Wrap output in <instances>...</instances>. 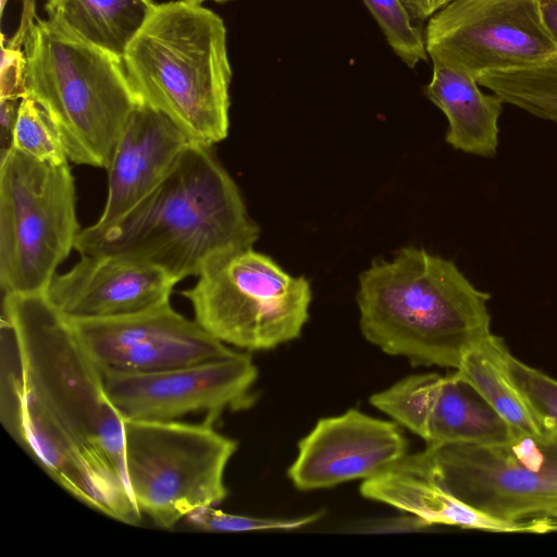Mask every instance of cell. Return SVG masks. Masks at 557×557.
Returning <instances> with one entry per match:
<instances>
[{
	"label": "cell",
	"instance_id": "6da1fadb",
	"mask_svg": "<svg viewBox=\"0 0 557 557\" xmlns=\"http://www.w3.org/2000/svg\"><path fill=\"white\" fill-rule=\"evenodd\" d=\"M0 420L63 490L89 508L136 525L124 420L71 324L44 293L3 294Z\"/></svg>",
	"mask_w": 557,
	"mask_h": 557
},
{
	"label": "cell",
	"instance_id": "7a4b0ae2",
	"mask_svg": "<svg viewBox=\"0 0 557 557\" xmlns=\"http://www.w3.org/2000/svg\"><path fill=\"white\" fill-rule=\"evenodd\" d=\"M259 227L210 146L191 144L166 177L120 219L81 230L75 250L148 261L178 282L215 257L252 248Z\"/></svg>",
	"mask_w": 557,
	"mask_h": 557
},
{
	"label": "cell",
	"instance_id": "3957f363",
	"mask_svg": "<svg viewBox=\"0 0 557 557\" xmlns=\"http://www.w3.org/2000/svg\"><path fill=\"white\" fill-rule=\"evenodd\" d=\"M490 297L451 261L406 247L360 275V329L385 354L456 370L491 334Z\"/></svg>",
	"mask_w": 557,
	"mask_h": 557
},
{
	"label": "cell",
	"instance_id": "277c9868",
	"mask_svg": "<svg viewBox=\"0 0 557 557\" xmlns=\"http://www.w3.org/2000/svg\"><path fill=\"white\" fill-rule=\"evenodd\" d=\"M123 63L141 101L193 141L212 147L226 138L232 81L226 27L201 1L156 4Z\"/></svg>",
	"mask_w": 557,
	"mask_h": 557
},
{
	"label": "cell",
	"instance_id": "5b68a950",
	"mask_svg": "<svg viewBox=\"0 0 557 557\" xmlns=\"http://www.w3.org/2000/svg\"><path fill=\"white\" fill-rule=\"evenodd\" d=\"M24 52L26 95L48 113L69 161L107 170L141 101L123 60L36 16Z\"/></svg>",
	"mask_w": 557,
	"mask_h": 557
},
{
	"label": "cell",
	"instance_id": "8992f818",
	"mask_svg": "<svg viewBox=\"0 0 557 557\" xmlns=\"http://www.w3.org/2000/svg\"><path fill=\"white\" fill-rule=\"evenodd\" d=\"M422 475L470 507L519 525L557 531V435L516 432L494 445H426L396 465Z\"/></svg>",
	"mask_w": 557,
	"mask_h": 557
},
{
	"label": "cell",
	"instance_id": "52a82bcc",
	"mask_svg": "<svg viewBox=\"0 0 557 557\" xmlns=\"http://www.w3.org/2000/svg\"><path fill=\"white\" fill-rule=\"evenodd\" d=\"M81 232L69 163L11 148L0 157V285L3 294L45 293Z\"/></svg>",
	"mask_w": 557,
	"mask_h": 557
},
{
	"label": "cell",
	"instance_id": "ba28073f",
	"mask_svg": "<svg viewBox=\"0 0 557 557\" xmlns=\"http://www.w3.org/2000/svg\"><path fill=\"white\" fill-rule=\"evenodd\" d=\"M182 295L195 320L224 344L268 350L297 338L309 318L311 288L252 248L212 259Z\"/></svg>",
	"mask_w": 557,
	"mask_h": 557
},
{
	"label": "cell",
	"instance_id": "9c48e42d",
	"mask_svg": "<svg viewBox=\"0 0 557 557\" xmlns=\"http://www.w3.org/2000/svg\"><path fill=\"white\" fill-rule=\"evenodd\" d=\"M212 424L124 420L131 491L140 513L158 528L172 529L227 496L224 472L237 443Z\"/></svg>",
	"mask_w": 557,
	"mask_h": 557
},
{
	"label": "cell",
	"instance_id": "30bf717a",
	"mask_svg": "<svg viewBox=\"0 0 557 557\" xmlns=\"http://www.w3.org/2000/svg\"><path fill=\"white\" fill-rule=\"evenodd\" d=\"M431 59L473 77L540 62L557 51L539 0H453L425 29Z\"/></svg>",
	"mask_w": 557,
	"mask_h": 557
},
{
	"label": "cell",
	"instance_id": "8fae6325",
	"mask_svg": "<svg viewBox=\"0 0 557 557\" xmlns=\"http://www.w3.org/2000/svg\"><path fill=\"white\" fill-rule=\"evenodd\" d=\"M67 322L101 373H154L237 352L170 302L127 317Z\"/></svg>",
	"mask_w": 557,
	"mask_h": 557
},
{
	"label": "cell",
	"instance_id": "7c38bea8",
	"mask_svg": "<svg viewBox=\"0 0 557 557\" xmlns=\"http://www.w3.org/2000/svg\"><path fill=\"white\" fill-rule=\"evenodd\" d=\"M106 394L123 420L175 421L203 412L213 421L225 409L251 405L258 371L251 357H231L147 374L101 373Z\"/></svg>",
	"mask_w": 557,
	"mask_h": 557
},
{
	"label": "cell",
	"instance_id": "4fadbf2b",
	"mask_svg": "<svg viewBox=\"0 0 557 557\" xmlns=\"http://www.w3.org/2000/svg\"><path fill=\"white\" fill-rule=\"evenodd\" d=\"M370 403L426 445H494L516 433L456 372L405 377L373 394Z\"/></svg>",
	"mask_w": 557,
	"mask_h": 557
},
{
	"label": "cell",
	"instance_id": "5bb4252c",
	"mask_svg": "<svg viewBox=\"0 0 557 557\" xmlns=\"http://www.w3.org/2000/svg\"><path fill=\"white\" fill-rule=\"evenodd\" d=\"M407 455V440L396 422L357 409L320 419L298 444L287 474L301 491L369 479Z\"/></svg>",
	"mask_w": 557,
	"mask_h": 557
},
{
	"label": "cell",
	"instance_id": "9a60e30c",
	"mask_svg": "<svg viewBox=\"0 0 557 557\" xmlns=\"http://www.w3.org/2000/svg\"><path fill=\"white\" fill-rule=\"evenodd\" d=\"M178 281L163 269L121 255H85L55 274L44 293L66 321L127 317L170 302Z\"/></svg>",
	"mask_w": 557,
	"mask_h": 557
},
{
	"label": "cell",
	"instance_id": "2e32d148",
	"mask_svg": "<svg viewBox=\"0 0 557 557\" xmlns=\"http://www.w3.org/2000/svg\"><path fill=\"white\" fill-rule=\"evenodd\" d=\"M168 116L140 101L132 112L108 171V197L94 224L103 226L123 216L173 170L194 144Z\"/></svg>",
	"mask_w": 557,
	"mask_h": 557
},
{
	"label": "cell",
	"instance_id": "e0dca14e",
	"mask_svg": "<svg viewBox=\"0 0 557 557\" xmlns=\"http://www.w3.org/2000/svg\"><path fill=\"white\" fill-rule=\"evenodd\" d=\"M432 61L433 74L424 92L447 117L446 141L463 152L494 157L504 101L482 92L476 78L466 71L440 59Z\"/></svg>",
	"mask_w": 557,
	"mask_h": 557
},
{
	"label": "cell",
	"instance_id": "ac0fdd59",
	"mask_svg": "<svg viewBox=\"0 0 557 557\" xmlns=\"http://www.w3.org/2000/svg\"><path fill=\"white\" fill-rule=\"evenodd\" d=\"M360 493L418 518L426 527L445 524L493 532H522L519 525L474 509L431 480L398 466L363 480Z\"/></svg>",
	"mask_w": 557,
	"mask_h": 557
},
{
	"label": "cell",
	"instance_id": "d6986e66",
	"mask_svg": "<svg viewBox=\"0 0 557 557\" xmlns=\"http://www.w3.org/2000/svg\"><path fill=\"white\" fill-rule=\"evenodd\" d=\"M508 348L492 333L475 343L455 372L470 384L510 428L518 433L545 436L550 433L515 384L506 367Z\"/></svg>",
	"mask_w": 557,
	"mask_h": 557
},
{
	"label": "cell",
	"instance_id": "ffe728a7",
	"mask_svg": "<svg viewBox=\"0 0 557 557\" xmlns=\"http://www.w3.org/2000/svg\"><path fill=\"white\" fill-rule=\"evenodd\" d=\"M154 7L153 0H47L45 9L48 18L123 60Z\"/></svg>",
	"mask_w": 557,
	"mask_h": 557
},
{
	"label": "cell",
	"instance_id": "44dd1931",
	"mask_svg": "<svg viewBox=\"0 0 557 557\" xmlns=\"http://www.w3.org/2000/svg\"><path fill=\"white\" fill-rule=\"evenodd\" d=\"M476 81L504 102L557 123V51L533 64L483 73Z\"/></svg>",
	"mask_w": 557,
	"mask_h": 557
},
{
	"label": "cell",
	"instance_id": "7402d4cb",
	"mask_svg": "<svg viewBox=\"0 0 557 557\" xmlns=\"http://www.w3.org/2000/svg\"><path fill=\"white\" fill-rule=\"evenodd\" d=\"M12 148L41 162L66 164L69 158L60 134L40 104L25 95L13 129Z\"/></svg>",
	"mask_w": 557,
	"mask_h": 557
},
{
	"label": "cell",
	"instance_id": "603a6c76",
	"mask_svg": "<svg viewBox=\"0 0 557 557\" xmlns=\"http://www.w3.org/2000/svg\"><path fill=\"white\" fill-rule=\"evenodd\" d=\"M394 52L409 67L428 60L425 40L401 0H362Z\"/></svg>",
	"mask_w": 557,
	"mask_h": 557
},
{
	"label": "cell",
	"instance_id": "cb8c5ba5",
	"mask_svg": "<svg viewBox=\"0 0 557 557\" xmlns=\"http://www.w3.org/2000/svg\"><path fill=\"white\" fill-rule=\"evenodd\" d=\"M320 512L296 518H259L224 512L206 506L190 512L184 520L203 532H251L268 530H296L319 520Z\"/></svg>",
	"mask_w": 557,
	"mask_h": 557
},
{
	"label": "cell",
	"instance_id": "d4e9b609",
	"mask_svg": "<svg viewBox=\"0 0 557 557\" xmlns=\"http://www.w3.org/2000/svg\"><path fill=\"white\" fill-rule=\"evenodd\" d=\"M506 367L542 423L557 435V380L518 360L510 351L506 355Z\"/></svg>",
	"mask_w": 557,
	"mask_h": 557
},
{
	"label": "cell",
	"instance_id": "484cf974",
	"mask_svg": "<svg viewBox=\"0 0 557 557\" xmlns=\"http://www.w3.org/2000/svg\"><path fill=\"white\" fill-rule=\"evenodd\" d=\"M22 99H0V126H1V157L12 148L13 129L16 122Z\"/></svg>",
	"mask_w": 557,
	"mask_h": 557
},
{
	"label": "cell",
	"instance_id": "4316f807",
	"mask_svg": "<svg viewBox=\"0 0 557 557\" xmlns=\"http://www.w3.org/2000/svg\"><path fill=\"white\" fill-rule=\"evenodd\" d=\"M451 1L453 0H401L411 18L418 21L432 17Z\"/></svg>",
	"mask_w": 557,
	"mask_h": 557
},
{
	"label": "cell",
	"instance_id": "83f0119b",
	"mask_svg": "<svg viewBox=\"0 0 557 557\" xmlns=\"http://www.w3.org/2000/svg\"><path fill=\"white\" fill-rule=\"evenodd\" d=\"M544 24L557 45V0H539Z\"/></svg>",
	"mask_w": 557,
	"mask_h": 557
},
{
	"label": "cell",
	"instance_id": "f1b7e54d",
	"mask_svg": "<svg viewBox=\"0 0 557 557\" xmlns=\"http://www.w3.org/2000/svg\"><path fill=\"white\" fill-rule=\"evenodd\" d=\"M9 0H0V11H1V17H3V13H4V10H5V7H7V3H8Z\"/></svg>",
	"mask_w": 557,
	"mask_h": 557
},
{
	"label": "cell",
	"instance_id": "f546056e",
	"mask_svg": "<svg viewBox=\"0 0 557 557\" xmlns=\"http://www.w3.org/2000/svg\"><path fill=\"white\" fill-rule=\"evenodd\" d=\"M197 1H207V0H197ZM210 1H214V2H226V1H230V0H210Z\"/></svg>",
	"mask_w": 557,
	"mask_h": 557
}]
</instances>
